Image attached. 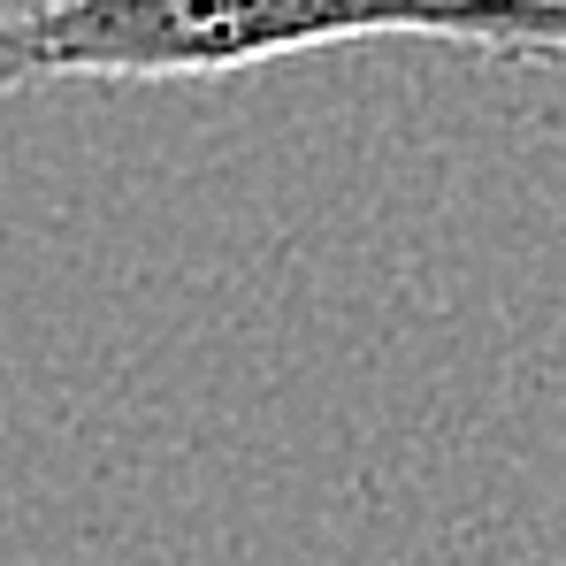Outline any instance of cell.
Returning a JSON list of instances; mask_svg holds the SVG:
<instances>
[{
  "mask_svg": "<svg viewBox=\"0 0 566 566\" xmlns=\"http://www.w3.org/2000/svg\"><path fill=\"white\" fill-rule=\"evenodd\" d=\"M360 39L566 62V0H23L0 15V99L39 85L238 77Z\"/></svg>",
  "mask_w": 566,
  "mask_h": 566,
  "instance_id": "obj_1",
  "label": "cell"
}]
</instances>
